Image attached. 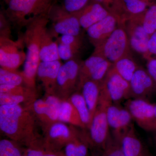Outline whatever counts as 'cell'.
I'll list each match as a JSON object with an SVG mask.
<instances>
[{"label":"cell","instance_id":"42","mask_svg":"<svg viewBox=\"0 0 156 156\" xmlns=\"http://www.w3.org/2000/svg\"><path fill=\"white\" fill-rule=\"evenodd\" d=\"M94 2L101 4L106 8L110 13L113 10L116 0H92Z\"/></svg>","mask_w":156,"mask_h":156},{"label":"cell","instance_id":"24","mask_svg":"<svg viewBox=\"0 0 156 156\" xmlns=\"http://www.w3.org/2000/svg\"><path fill=\"white\" fill-rule=\"evenodd\" d=\"M113 67L123 79L130 82L134 73L139 67L131 56H129L123 57L116 62L114 63Z\"/></svg>","mask_w":156,"mask_h":156},{"label":"cell","instance_id":"35","mask_svg":"<svg viewBox=\"0 0 156 156\" xmlns=\"http://www.w3.org/2000/svg\"><path fill=\"white\" fill-rule=\"evenodd\" d=\"M57 43L59 58L64 61H67L76 58V55L80 50L69 45L65 44L60 42H57Z\"/></svg>","mask_w":156,"mask_h":156},{"label":"cell","instance_id":"5","mask_svg":"<svg viewBox=\"0 0 156 156\" xmlns=\"http://www.w3.org/2000/svg\"><path fill=\"white\" fill-rule=\"evenodd\" d=\"M131 50L123 23L106 40L95 47L92 53L99 55L114 64L123 57L131 56Z\"/></svg>","mask_w":156,"mask_h":156},{"label":"cell","instance_id":"30","mask_svg":"<svg viewBox=\"0 0 156 156\" xmlns=\"http://www.w3.org/2000/svg\"><path fill=\"white\" fill-rule=\"evenodd\" d=\"M98 156H125L120 138L111 136L106 146Z\"/></svg>","mask_w":156,"mask_h":156},{"label":"cell","instance_id":"29","mask_svg":"<svg viewBox=\"0 0 156 156\" xmlns=\"http://www.w3.org/2000/svg\"><path fill=\"white\" fill-rule=\"evenodd\" d=\"M24 83V80L21 73L17 70H10L0 69V85L20 86Z\"/></svg>","mask_w":156,"mask_h":156},{"label":"cell","instance_id":"39","mask_svg":"<svg viewBox=\"0 0 156 156\" xmlns=\"http://www.w3.org/2000/svg\"><path fill=\"white\" fill-rule=\"evenodd\" d=\"M146 60L147 71L153 81L156 93V58L152 56Z\"/></svg>","mask_w":156,"mask_h":156},{"label":"cell","instance_id":"34","mask_svg":"<svg viewBox=\"0 0 156 156\" xmlns=\"http://www.w3.org/2000/svg\"><path fill=\"white\" fill-rule=\"evenodd\" d=\"M33 109L35 114L39 119L44 124L49 125L48 116H47V108L46 101L42 99H36L33 101Z\"/></svg>","mask_w":156,"mask_h":156},{"label":"cell","instance_id":"15","mask_svg":"<svg viewBox=\"0 0 156 156\" xmlns=\"http://www.w3.org/2000/svg\"><path fill=\"white\" fill-rule=\"evenodd\" d=\"M131 97L146 99L155 92V88L147 70L139 67L134 73L129 82Z\"/></svg>","mask_w":156,"mask_h":156},{"label":"cell","instance_id":"32","mask_svg":"<svg viewBox=\"0 0 156 156\" xmlns=\"http://www.w3.org/2000/svg\"><path fill=\"white\" fill-rule=\"evenodd\" d=\"M0 156H24L14 141L2 139L0 141Z\"/></svg>","mask_w":156,"mask_h":156},{"label":"cell","instance_id":"38","mask_svg":"<svg viewBox=\"0 0 156 156\" xmlns=\"http://www.w3.org/2000/svg\"><path fill=\"white\" fill-rule=\"evenodd\" d=\"M11 23L4 13L0 14V37L10 38Z\"/></svg>","mask_w":156,"mask_h":156},{"label":"cell","instance_id":"17","mask_svg":"<svg viewBox=\"0 0 156 156\" xmlns=\"http://www.w3.org/2000/svg\"><path fill=\"white\" fill-rule=\"evenodd\" d=\"M62 65L60 60L41 62L39 64L37 76L41 82L47 94H54L56 91L57 76Z\"/></svg>","mask_w":156,"mask_h":156},{"label":"cell","instance_id":"3","mask_svg":"<svg viewBox=\"0 0 156 156\" xmlns=\"http://www.w3.org/2000/svg\"><path fill=\"white\" fill-rule=\"evenodd\" d=\"M54 0H10L4 14L11 25L20 30L33 20L50 14Z\"/></svg>","mask_w":156,"mask_h":156},{"label":"cell","instance_id":"14","mask_svg":"<svg viewBox=\"0 0 156 156\" xmlns=\"http://www.w3.org/2000/svg\"><path fill=\"white\" fill-rule=\"evenodd\" d=\"M106 114L109 126L113 130V136L120 139L122 134L132 125L133 119L131 114L126 108H122L113 103L108 107Z\"/></svg>","mask_w":156,"mask_h":156},{"label":"cell","instance_id":"25","mask_svg":"<svg viewBox=\"0 0 156 156\" xmlns=\"http://www.w3.org/2000/svg\"><path fill=\"white\" fill-rule=\"evenodd\" d=\"M104 58H105L99 55L92 53L89 58L81 62L78 87L80 88L84 83L90 80V76L94 69Z\"/></svg>","mask_w":156,"mask_h":156},{"label":"cell","instance_id":"43","mask_svg":"<svg viewBox=\"0 0 156 156\" xmlns=\"http://www.w3.org/2000/svg\"><path fill=\"white\" fill-rule=\"evenodd\" d=\"M154 115L155 120L156 123V103L154 104ZM156 131H155L156 132Z\"/></svg>","mask_w":156,"mask_h":156},{"label":"cell","instance_id":"28","mask_svg":"<svg viewBox=\"0 0 156 156\" xmlns=\"http://www.w3.org/2000/svg\"><path fill=\"white\" fill-rule=\"evenodd\" d=\"M143 25L150 37L156 31V1L144 13Z\"/></svg>","mask_w":156,"mask_h":156},{"label":"cell","instance_id":"23","mask_svg":"<svg viewBox=\"0 0 156 156\" xmlns=\"http://www.w3.org/2000/svg\"><path fill=\"white\" fill-rule=\"evenodd\" d=\"M89 146L84 135L78 134L64 147V156H88Z\"/></svg>","mask_w":156,"mask_h":156},{"label":"cell","instance_id":"12","mask_svg":"<svg viewBox=\"0 0 156 156\" xmlns=\"http://www.w3.org/2000/svg\"><path fill=\"white\" fill-rule=\"evenodd\" d=\"M101 87L108 94L113 103L131 98L129 82L123 79L112 67L109 71Z\"/></svg>","mask_w":156,"mask_h":156},{"label":"cell","instance_id":"2","mask_svg":"<svg viewBox=\"0 0 156 156\" xmlns=\"http://www.w3.org/2000/svg\"><path fill=\"white\" fill-rule=\"evenodd\" d=\"M50 22L49 14L35 18L26 26L22 37L27 50L21 74L26 86L32 89H35L37 71L41 62L40 52L42 37Z\"/></svg>","mask_w":156,"mask_h":156},{"label":"cell","instance_id":"19","mask_svg":"<svg viewBox=\"0 0 156 156\" xmlns=\"http://www.w3.org/2000/svg\"><path fill=\"white\" fill-rule=\"evenodd\" d=\"M120 140L125 156H151L132 125L122 134Z\"/></svg>","mask_w":156,"mask_h":156},{"label":"cell","instance_id":"26","mask_svg":"<svg viewBox=\"0 0 156 156\" xmlns=\"http://www.w3.org/2000/svg\"><path fill=\"white\" fill-rule=\"evenodd\" d=\"M69 100L75 107L84 125L86 127H89L91 122V115L83 95L79 93H74L72 95Z\"/></svg>","mask_w":156,"mask_h":156},{"label":"cell","instance_id":"20","mask_svg":"<svg viewBox=\"0 0 156 156\" xmlns=\"http://www.w3.org/2000/svg\"><path fill=\"white\" fill-rule=\"evenodd\" d=\"M41 62H48L60 60L58 53V43L48 28L42 37L40 52Z\"/></svg>","mask_w":156,"mask_h":156},{"label":"cell","instance_id":"46","mask_svg":"<svg viewBox=\"0 0 156 156\" xmlns=\"http://www.w3.org/2000/svg\"><path fill=\"white\" fill-rule=\"evenodd\" d=\"M156 133V132H155V133Z\"/></svg>","mask_w":156,"mask_h":156},{"label":"cell","instance_id":"36","mask_svg":"<svg viewBox=\"0 0 156 156\" xmlns=\"http://www.w3.org/2000/svg\"><path fill=\"white\" fill-rule=\"evenodd\" d=\"M28 97L25 95L0 93V104L1 105H17L27 101Z\"/></svg>","mask_w":156,"mask_h":156},{"label":"cell","instance_id":"11","mask_svg":"<svg viewBox=\"0 0 156 156\" xmlns=\"http://www.w3.org/2000/svg\"><path fill=\"white\" fill-rule=\"evenodd\" d=\"M80 63L74 58L62 65L57 76L56 89L60 95H69L76 85L78 86Z\"/></svg>","mask_w":156,"mask_h":156},{"label":"cell","instance_id":"18","mask_svg":"<svg viewBox=\"0 0 156 156\" xmlns=\"http://www.w3.org/2000/svg\"><path fill=\"white\" fill-rule=\"evenodd\" d=\"M110 13V11L104 6L93 1L75 14L77 17L82 28L86 30L106 17Z\"/></svg>","mask_w":156,"mask_h":156},{"label":"cell","instance_id":"45","mask_svg":"<svg viewBox=\"0 0 156 156\" xmlns=\"http://www.w3.org/2000/svg\"><path fill=\"white\" fill-rule=\"evenodd\" d=\"M155 139L156 144V133H155Z\"/></svg>","mask_w":156,"mask_h":156},{"label":"cell","instance_id":"41","mask_svg":"<svg viewBox=\"0 0 156 156\" xmlns=\"http://www.w3.org/2000/svg\"><path fill=\"white\" fill-rule=\"evenodd\" d=\"M148 52L149 57L156 56V31L150 37L148 42Z\"/></svg>","mask_w":156,"mask_h":156},{"label":"cell","instance_id":"1","mask_svg":"<svg viewBox=\"0 0 156 156\" xmlns=\"http://www.w3.org/2000/svg\"><path fill=\"white\" fill-rule=\"evenodd\" d=\"M0 128L6 136L15 142L28 146L37 143L34 133L33 116L20 105H1Z\"/></svg>","mask_w":156,"mask_h":156},{"label":"cell","instance_id":"13","mask_svg":"<svg viewBox=\"0 0 156 156\" xmlns=\"http://www.w3.org/2000/svg\"><path fill=\"white\" fill-rule=\"evenodd\" d=\"M123 23L118 15L110 13L86 30L89 41L95 48L106 40Z\"/></svg>","mask_w":156,"mask_h":156},{"label":"cell","instance_id":"22","mask_svg":"<svg viewBox=\"0 0 156 156\" xmlns=\"http://www.w3.org/2000/svg\"><path fill=\"white\" fill-rule=\"evenodd\" d=\"M58 121L82 128L86 127L75 107L69 99L62 101Z\"/></svg>","mask_w":156,"mask_h":156},{"label":"cell","instance_id":"27","mask_svg":"<svg viewBox=\"0 0 156 156\" xmlns=\"http://www.w3.org/2000/svg\"><path fill=\"white\" fill-rule=\"evenodd\" d=\"M45 100L47 105V116L50 126L58 121V115L62 101L54 94H48Z\"/></svg>","mask_w":156,"mask_h":156},{"label":"cell","instance_id":"9","mask_svg":"<svg viewBox=\"0 0 156 156\" xmlns=\"http://www.w3.org/2000/svg\"><path fill=\"white\" fill-rule=\"evenodd\" d=\"M126 108L140 128L147 131H156L154 104L146 99L134 98L126 101Z\"/></svg>","mask_w":156,"mask_h":156},{"label":"cell","instance_id":"31","mask_svg":"<svg viewBox=\"0 0 156 156\" xmlns=\"http://www.w3.org/2000/svg\"><path fill=\"white\" fill-rule=\"evenodd\" d=\"M34 90L35 89H32L27 86L23 87L22 85L12 86V85H0V93H1L25 95L28 97L33 98L34 96Z\"/></svg>","mask_w":156,"mask_h":156},{"label":"cell","instance_id":"4","mask_svg":"<svg viewBox=\"0 0 156 156\" xmlns=\"http://www.w3.org/2000/svg\"><path fill=\"white\" fill-rule=\"evenodd\" d=\"M113 103L105 92H101L97 109L88 128L89 134L84 135L89 146L103 150L111 137L106 110Z\"/></svg>","mask_w":156,"mask_h":156},{"label":"cell","instance_id":"40","mask_svg":"<svg viewBox=\"0 0 156 156\" xmlns=\"http://www.w3.org/2000/svg\"><path fill=\"white\" fill-rule=\"evenodd\" d=\"M29 148L24 154V156H45V150L43 147L40 146L38 143L30 145Z\"/></svg>","mask_w":156,"mask_h":156},{"label":"cell","instance_id":"16","mask_svg":"<svg viewBox=\"0 0 156 156\" xmlns=\"http://www.w3.org/2000/svg\"><path fill=\"white\" fill-rule=\"evenodd\" d=\"M155 2L153 0H116L112 13L118 15L124 22L130 17L143 14Z\"/></svg>","mask_w":156,"mask_h":156},{"label":"cell","instance_id":"7","mask_svg":"<svg viewBox=\"0 0 156 156\" xmlns=\"http://www.w3.org/2000/svg\"><path fill=\"white\" fill-rule=\"evenodd\" d=\"M24 45L22 37L14 41L11 38L0 37L1 68L15 71L24 64L26 58V53L23 50Z\"/></svg>","mask_w":156,"mask_h":156},{"label":"cell","instance_id":"37","mask_svg":"<svg viewBox=\"0 0 156 156\" xmlns=\"http://www.w3.org/2000/svg\"><path fill=\"white\" fill-rule=\"evenodd\" d=\"M57 41L65 44L69 45L80 50L83 46L81 36H75L70 35H61L57 38Z\"/></svg>","mask_w":156,"mask_h":156},{"label":"cell","instance_id":"8","mask_svg":"<svg viewBox=\"0 0 156 156\" xmlns=\"http://www.w3.org/2000/svg\"><path fill=\"white\" fill-rule=\"evenodd\" d=\"M144 13L126 20L123 22V25L131 50L142 55L147 60L150 58L147 48L150 36L143 25Z\"/></svg>","mask_w":156,"mask_h":156},{"label":"cell","instance_id":"21","mask_svg":"<svg viewBox=\"0 0 156 156\" xmlns=\"http://www.w3.org/2000/svg\"><path fill=\"white\" fill-rule=\"evenodd\" d=\"M100 83L88 80L82 85V94L88 107L91 115V121L98 106L101 91Z\"/></svg>","mask_w":156,"mask_h":156},{"label":"cell","instance_id":"10","mask_svg":"<svg viewBox=\"0 0 156 156\" xmlns=\"http://www.w3.org/2000/svg\"><path fill=\"white\" fill-rule=\"evenodd\" d=\"M49 127L44 143L46 150L58 152L78 134L76 131L62 122L53 123Z\"/></svg>","mask_w":156,"mask_h":156},{"label":"cell","instance_id":"44","mask_svg":"<svg viewBox=\"0 0 156 156\" xmlns=\"http://www.w3.org/2000/svg\"><path fill=\"white\" fill-rule=\"evenodd\" d=\"M10 1V0H4V1H5V2L6 3H7V4H8V3H9V2Z\"/></svg>","mask_w":156,"mask_h":156},{"label":"cell","instance_id":"6","mask_svg":"<svg viewBox=\"0 0 156 156\" xmlns=\"http://www.w3.org/2000/svg\"><path fill=\"white\" fill-rule=\"evenodd\" d=\"M51 28L49 29L53 37L58 35H70L81 36L82 27L76 14L68 13L61 6L53 5L49 14Z\"/></svg>","mask_w":156,"mask_h":156},{"label":"cell","instance_id":"33","mask_svg":"<svg viewBox=\"0 0 156 156\" xmlns=\"http://www.w3.org/2000/svg\"><path fill=\"white\" fill-rule=\"evenodd\" d=\"M90 0H63L61 6L65 11L76 14L90 3Z\"/></svg>","mask_w":156,"mask_h":156}]
</instances>
